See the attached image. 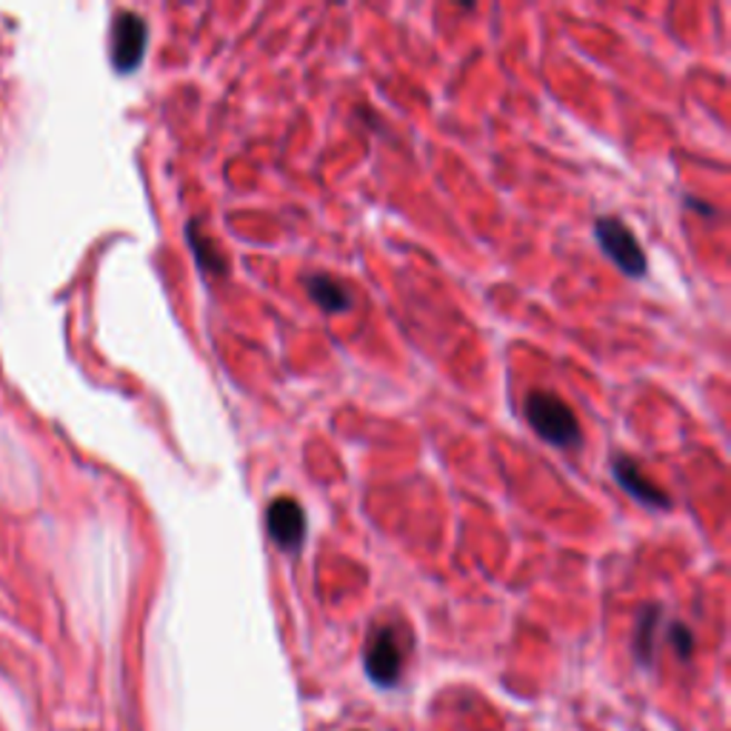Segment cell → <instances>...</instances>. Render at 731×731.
<instances>
[{"mask_svg":"<svg viewBox=\"0 0 731 731\" xmlns=\"http://www.w3.org/2000/svg\"><path fill=\"white\" fill-rule=\"evenodd\" d=\"M266 526H269L271 541L280 549H300L306 537V512L295 497H275L266 508Z\"/></svg>","mask_w":731,"mask_h":731,"instance_id":"5b68a950","label":"cell"},{"mask_svg":"<svg viewBox=\"0 0 731 731\" xmlns=\"http://www.w3.org/2000/svg\"><path fill=\"white\" fill-rule=\"evenodd\" d=\"M526 417L532 428L546 443L557 448L577 446L580 443V423L569 403L552 392H532L526 397Z\"/></svg>","mask_w":731,"mask_h":731,"instance_id":"6da1fadb","label":"cell"},{"mask_svg":"<svg viewBox=\"0 0 731 731\" xmlns=\"http://www.w3.org/2000/svg\"><path fill=\"white\" fill-rule=\"evenodd\" d=\"M594 235H597L600 249L606 251V257L618 269H623L632 277H640L646 271V255H643L638 238H634L632 229L623 220L600 218L594 224Z\"/></svg>","mask_w":731,"mask_h":731,"instance_id":"7a4b0ae2","label":"cell"},{"mask_svg":"<svg viewBox=\"0 0 731 731\" xmlns=\"http://www.w3.org/2000/svg\"><path fill=\"white\" fill-rule=\"evenodd\" d=\"M306 289H309L312 300L326 312H346L352 306L349 292L343 289V284L332 280L329 275H312L306 280Z\"/></svg>","mask_w":731,"mask_h":731,"instance_id":"52a82bcc","label":"cell"},{"mask_svg":"<svg viewBox=\"0 0 731 731\" xmlns=\"http://www.w3.org/2000/svg\"><path fill=\"white\" fill-rule=\"evenodd\" d=\"M363 665H366V674L375 685L389 689L401 680L403 672V643L397 638V629L381 626L372 632L369 643H366V652H363Z\"/></svg>","mask_w":731,"mask_h":731,"instance_id":"3957f363","label":"cell"},{"mask_svg":"<svg viewBox=\"0 0 731 731\" xmlns=\"http://www.w3.org/2000/svg\"><path fill=\"white\" fill-rule=\"evenodd\" d=\"M189 240H191V249H200L198 235H195V229H189ZM195 255H198V260H200V264H204L209 271H224V269H226V260H215V257H211V255H204V251H195Z\"/></svg>","mask_w":731,"mask_h":731,"instance_id":"30bf717a","label":"cell"},{"mask_svg":"<svg viewBox=\"0 0 731 731\" xmlns=\"http://www.w3.org/2000/svg\"><path fill=\"white\" fill-rule=\"evenodd\" d=\"M672 643L674 649H678L680 658H689V654H692V632L685 626H680V623H674L672 626Z\"/></svg>","mask_w":731,"mask_h":731,"instance_id":"9c48e42d","label":"cell"},{"mask_svg":"<svg viewBox=\"0 0 731 731\" xmlns=\"http://www.w3.org/2000/svg\"><path fill=\"white\" fill-rule=\"evenodd\" d=\"M660 623V609H646L643 612V618H640L638 623V640H634V649H638V658L643 660V663H649L652 660V652H654V629H658Z\"/></svg>","mask_w":731,"mask_h":731,"instance_id":"ba28073f","label":"cell"},{"mask_svg":"<svg viewBox=\"0 0 731 731\" xmlns=\"http://www.w3.org/2000/svg\"><path fill=\"white\" fill-rule=\"evenodd\" d=\"M612 472H614V481L626 488L634 501L646 503V506H654V508L669 506V494L660 492L658 486H652L649 477L643 475V472H640L632 461H626V457H618V461L612 463Z\"/></svg>","mask_w":731,"mask_h":731,"instance_id":"8992f818","label":"cell"},{"mask_svg":"<svg viewBox=\"0 0 731 731\" xmlns=\"http://www.w3.org/2000/svg\"><path fill=\"white\" fill-rule=\"evenodd\" d=\"M149 29L146 20L135 12H120L112 27V63L118 72H132L146 55Z\"/></svg>","mask_w":731,"mask_h":731,"instance_id":"277c9868","label":"cell"}]
</instances>
